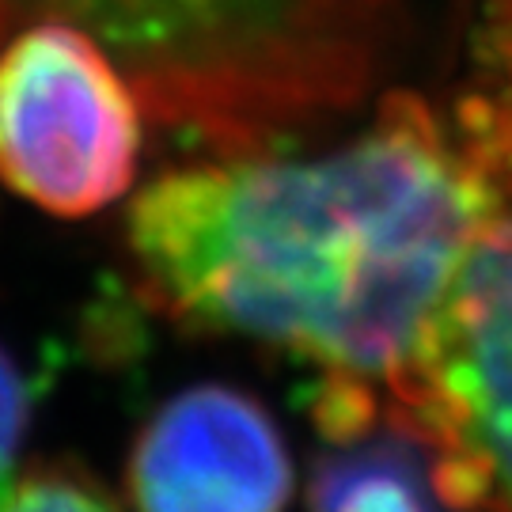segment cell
<instances>
[{"mask_svg":"<svg viewBox=\"0 0 512 512\" xmlns=\"http://www.w3.org/2000/svg\"><path fill=\"white\" fill-rule=\"evenodd\" d=\"M0 512H118L107 490L76 467H38L12 482Z\"/></svg>","mask_w":512,"mask_h":512,"instance_id":"obj_6","label":"cell"},{"mask_svg":"<svg viewBox=\"0 0 512 512\" xmlns=\"http://www.w3.org/2000/svg\"><path fill=\"white\" fill-rule=\"evenodd\" d=\"M27 406H31L27 384L19 376L16 361L0 346V497L8 494L12 482L19 478L16 456L19 444H23V433H27Z\"/></svg>","mask_w":512,"mask_h":512,"instance_id":"obj_7","label":"cell"},{"mask_svg":"<svg viewBox=\"0 0 512 512\" xmlns=\"http://www.w3.org/2000/svg\"><path fill=\"white\" fill-rule=\"evenodd\" d=\"M293 463L274 418L236 387H190L129 452L137 512H285Z\"/></svg>","mask_w":512,"mask_h":512,"instance_id":"obj_4","label":"cell"},{"mask_svg":"<svg viewBox=\"0 0 512 512\" xmlns=\"http://www.w3.org/2000/svg\"><path fill=\"white\" fill-rule=\"evenodd\" d=\"M497 194L459 126L391 95L323 152L152 179L126 213V251L175 323L289 349L323 380L391 387Z\"/></svg>","mask_w":512,"mask_h":512,"instance_id":"obj_1","label":"cell"},{"mask_svg":"<svg viewBox=\"0 0 512 512\" xmlns=\"http://www.w3.org/2000/svg\"><path fill=\"white\" fill-rule=\"evenodd\" d=\"M497 190L414 361L387 387L459 512H512V186Z\"/></svg>","mask_w":512,"mask_h":512,"instance_id":"obj_2","label":"cell"},{"mask_svg":"<svg viewBox=\"0 0 512 512\" xmlns=\"http://www.w3.org/2000/svg\"><path fill=\"white\" fill-rule=\"evenodd\" d=\"M311 410L323 448L308 478V512H459L429 440L387 387L323 380Z\"/></svg>","mask_w":512,"mask_h":512,"instance_id":"obj_5","label":"cell"},{"mask_svg":"<svg viewBox=\"0 0 512 512\" xmlns=\"http://www.w3.org/2000/svg\"><path fill=\"white\" fill-rule=\"evenodd\" d=\"M137 160V99L92 35L42 19L0 50V183L54 217H92Z\"/></svg>","mask_w":512,"mask_h":512,"instance_id":"obj_3","label":"cell"}]
</instances>
